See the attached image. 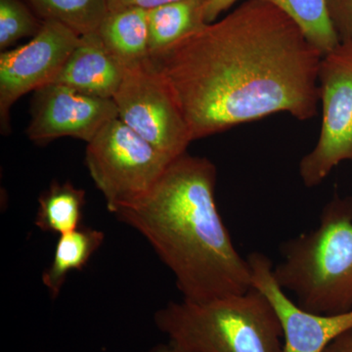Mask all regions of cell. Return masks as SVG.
I'll use <instances>...</instances> for the list:
<instances>
[{
    "mask_svg": "<svg viewBox=\"0 0 352 352\" xmlns=\"http://www.w3.org/2000/svg\"><path fill=\"white\" fill-rule=\"evenodd\" d=\"M217 170L188 153L171 162L151 191L116 217L138 231L175 278L183 300L207 302L252 288L215 201Z\"/></svg>",
    "mask_w": 352,
    "mask_h": 352,
    "instance_id": "7a4b0ae2",
    "label": "cell"
},
{
    "mask_svg": "<svg viewBox=\"0 0 352 352\" xmlns=\"http://www.w3.org/2000/svg\"><path fill=\"white\" fill-rule=\"evenodd\" d=\"M30 140L46 145L58 138H72L88 143L110 120L118 118L113 99L80 94L59 83H50L34 91Z\"/></svg>",
    "mask_w": 352,
    "mask_h": 352,
    "instance_id": "9c48e42d",
    "label": "cell"
},
{
    "mask_svg": "<svg viewBox=\"0 0 352 352\" xmlns=\"http://www.w3.org/2000/svg\"><path fill=\"white\" fill-rule=\"evenodd\" d=\"M39 19L55 21L78 36L97 32L108 13L107 0H25Z\"/></svg>",
    "mask_w": 352,
    "mask_h": 352,
    "instance_id": "e0dca14e",
    "label": "cell"
},
{
    "mask_svg": "<svg viewBox=\"0 0 352 352\" xmlns=\"http://www.w3.org/2000/svg\"><path fill=\"white\" fill-rule=\"evenodd\" d=\"M238 0H207L204 9V16L207 24L214 22L222 13L231 8Z\"/></svg>",
    "mask_w": 352,
    "mask_h": 352,
    "instance_id": "44dd1931",
    "label": "cell"
},
{
    "mask_svg": "<svg viewBox=\"0 0 352 352\" xmlns=\"http://www.w3.org/2000/svg\"><path fill=\"white\" fill-rule=\"evenodd\" d=\"M252 284L274 308L282 331L284 352H323L340 333L352 328V310L337 315L316 314L294 302L273 275V263L265 254L248 256Z\"/></svg>",
    "mask_w": 352,
    "mask_h": 352,
    "instance_id": "30bf717a",
    "label": "cell"
},
{
    "mask_svg": "<svg viewBox=\"0 0 352 352\" xmlns=\"http://www.w3.org/2000/svg\"><path fill=\"white\" fill-rule=\"evenodd\" d=\"M104 239L105 234L102 231L83 226L60 235L52 261L43 273V283L52 300L60 296L69 273L82 270Z\"/></svg>",
    "mask_w": 352,
    "mask_h": 352,
    "instance_id": "5bb4252c",
    "label": "cell"
},
{
    "mask_svg": "<svg viewBox=\"0 0 352 352\" xmlns=\"http://www.w3.org/2000/svg\"><path fill=\"white\" fill-rule=\"evenodd\" d=\"M323 352H352V328L338 336Z\"/></svg>",
    "mask_w": 352,
    "mask_h": 352,
    "instance_id": "7402d4cb",
    "label": "cell"
},
{
    "mask_svg": "<svg viewBox=\"0 0 352 352\" xmlns=\"http://www.w3.org/2000/svg\"><path fill=\"white\" fill-rule=\"evenodd\" d=\"M97 32L108 52L124 69L151 60L148 10L127 8L108 11Z\"/></svg>",
    "mask_w": 352,
    "mask_h": 352,
    "instance_id": "7c38bea8",
    "label": "cell"
},
{
    "mask_svg": "<svg viewBox=\"0 0 352 352\" xmlns=\"http://www.w3.org/2000/svg\"><path fill=\"white\" fill-rule=\"evenodd\" d=\"M329 14L340 43H352V0H327Z\"/></svg>",
    "mask_w": 352,
    "mask_h": 352,
    "instance_id": "d6986e66",
    "label": "cell"
},
{
    "mask_svg": "<svg viewBox=\"0 0 352 352\" xmlns=\"http://www.w3.org/2000/svg\"><path fill=\"white\" fill-rule=\"evenodd\" d=\"M85 205V190L69 182H54L39 197L34 224L43 232H71L82 226Z\"/></svg>",
    "mask_w": 352,
    "mask_h": 352,
    "instance_id": "9a60e30c",
    "label": "cell"
},
{
    "mask_svg": "<svg viewBox=\"0 0 352 352\" xmlns=\"http://www.w3.org/2000/svg\"><path fill=\"white\" fill-rule=\"evenodd\" d=\"M180 0H107L108 11L122 10L127 8H141L151 10L164 4Z\"/></svg>",
    "mask_w": 352,
    "mask_h": 352,
    "instance_id": "ffe728a7",
    "label": "cell"
},
{
    "mask_svg": "<svg viewBox=\"0 0 352 352\" xmlns=\"http://www.w3.org/2000/svg\"><path fill=\"white\" fill-rule=\"evenodd\" d=\"M207 0H180L148 10L149 53L157 59L175 44L207 25L204 9Z\"/></svg>",
    "mask_w": 352,
    "mask_h": 352,
    "instance_id": "4fadbf2b",
    "label": "cell"
},
{
    "mask_svg": "<svg viewBox=\"0 0 352 352\" xmlns=\"http://www.w3.org/2000/svg\"><path fill=\"white\" fill-rule=\"evenodd\" d=\"M44 352V351H43Z\"/></svg>",
    "mask_w": 352,
    "mask_h": 352,
    "instance_id": "cb8c5ba5",
    "label": "cell"
},
{
    "mask_svg": "<svg viewBox=\"0 0 352 352\" xmlns=\"http://www.w3.org/2000/svg\"><path fill=\"white\" fill-rule=\"evenodd\" d=\"M280 251L273 275L300 307L323 315L352 310V197L336 194L317 228L283 243Z\"/></svg>",
    "mask_w": 352,
    "mask_h": 352,
    "instance_id": "3957f363",
    "label": "cell"
},
{
    "mask_svg": "<svg viewBox=\"0 0 352 352\" xmlns=\"http://www.w3.org/2000/svg\"><path fill=\"white\" fill-rule=\"evenodd\" d=\"M168 342L193 352H284L274 308L254 287L207 302H170L154 314Z\"/></svg>",
    "mask_w": 352,
    "mask_h": 352,
    "instance_id": "277c9868",
    "label": "cell"
},
{
    "mask_svg": "<svg viewBox=\"0 0 352 352\" xmlns=\"http://www.w3.org/2000/svg\"><path fill=\"white\" fill-rule=\"evenodd\" d=\"M318 80L320 135L298 166L307 188L320 185L342 162L352 161V43H340L322 57Z\"/></svg>",
    "mask_w": 352,
    "mask_h": 352,
    "instance_id": "52a82bcc",
    "label": "cell"
},
{
    "mask_svg": "<svg viewBox=\"0 0 352 352\" xmlns=\"http://www.w3.org/2000/svg\"><path fill=\"white\" fill-rule=\"evenodd\" d=\"M80 36L55 21H44L41 31L25 45L0 54V127L11 132L10 111L18 99L54 82Z\"/></svg>",
    "mask_w": 352,
    "mask_h": 352,
    "instance_id": "ba28073f",
    "label": "cell"
},
{
    "mask_svg": "<svg viewBox=\"0 0 352 352\" xmlns=\"http://www.w3.org/2000/svg\"><path fill=\"white\" fill-rule=\"evenodd\" d=\"M322 57L277 7L245 0L152 62L195 141L276 113L312 119Z\"/></svg>",
    "mask_w": 352,
    "mask_h": 352,
    "instance_id": "6da1fadb",
    "label": "cell"
},
{
    "mask_svg": "<svg viewBox=\"0 0 352 352\" xmlns=\"http://www.w3.org/2000/svg\"><path fill=\"white\" fill-rule=\"evenodd\" d=\"M126 69L108 52L98 32L80 36L54 82L89 96L113 99Z\"/></svg>",
    "mask_w": 352,
    "mask_h": 352,
    "instance_id": "8fae6325",
    "label": "cell"
},
{
    "mask_svg": "<svg viewBox=\"0 0 352 352\" xmlns=\"http://www.w3.org/2000/svg\"><path fill=\"white\" fill-rule=\"evenodd\" d=\"M173 161L119 118L102 127L85 153L89 175L113 214L144 198Z\"/></svg>",
    "mask_w": 352,
    "mask_h": 352,
    "instance_id": "5b68a950",
    "label": "cell"
},
{
    "mask_svg": "<svg viewBox=\"0 0 352 352\" xmlns=\"http://www.w3.org/2000/svg\"><path fill=\"white\" fill-rule=\"evenodd\" d=\"M43 25L25 1L0 0V50L6 51L27 36L34 38Z\"/></svg>",
    "mask_w": 352,
    "mask_h": 352,
    "instance_id": "ac0fdd59",
    "label": "cell"
},
{
    "mask_svg": "<svg viewBox=\"0 0 352 352\" xmlns=\"http://www.w3.org/2000/svg\"><path fill=\"white\" fill-rule=\"evenodd\" d=\"M293 21L305 39L320 52L329 54L340 45L331 21L327 0H264Z\"/></svg>",
    "mask_w": 352,
    "mask_h": 352,
    "instance_id": "2e32d148",
    "label": "cell"
},
{
    "mask_svg": "<svg viewBox=\"0 0 352 352\" xmlns=\"http://www.w3.org/2000/svg\"><path fill=\"white\" fill-rule=\"evenodd\" d=\"M113 100L118 118L157 150L173 160L186 153L193 141L188 124L152 60L126 69Z\"/></svg>",
    "mask_w": 352,
    "mask_h": 352,
    "instance_id": "8992f818",
    "label": "cell"
},
{
    "mask_svg": "<svg viewBox=\"0 0 352 352\" xmlns=\"http://www.w3.org/2000/svg\"><path fill=\"white\" fill-rule=\"evenodd\" d=\"M144 352H193L187 351V349H182V347L176 346L171 342H166V344H160L157 346L151 347Z\"/></svg>",
    "mask_w": 352,
    "mask_h": 352,
    "instance_id": "603a6c76",
    "label": "cell"
}]
</instances>
